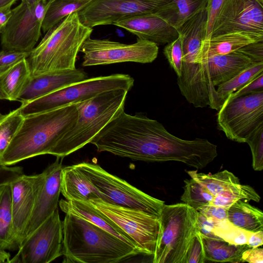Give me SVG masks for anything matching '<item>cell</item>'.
I'll return each instance as SVG.
<instances>
[{
    "instance_id": "18",
    "label": "cell",
    "mask_w": 263,
    "mask_h": 263,
    "mask_svg": "<svg viewBox=\"0 0 263 263\" xmlns=\"http://www.w3.org/2000/svg\"><path fill=\"white\" fill-rule=\"evenodd\" d=\"M87 78L85 72L77 68L31 75L17 101L25 104Z\"/></svg>"
},
{
    "instance_id": "26",
    "label": "cell",
    "mask_w": 263,
    "mask_h": 263,
    "mask_svg": "<svg viewBox=\"0 0 263 263\" xmlns=\"http://www.w3.org/2000/svg\"><path fill=\"white\" fill-rule=\"evenodd\" d=\"M12 192L10 184L0 186V249H18L13 234Z\"/></svg>"
},
{
    "instance_id": "51",
    "label": "cell",
    "mask_w": 263,
    "mask_h": 263,
    "mask_svg": "<svg viewBox=\"0 0 263 263\" xmlns=\"http://www.w3.org/2000/svg\"><path fill=\"white\" fill-rule=\"evenodd\" d=\"M39 0H21V2L28 3V4H34L38 2Z\"/></svg>"
},
{
    "instance_id": "52",
    "label": "cell",
    "mask_w": 263,
    "mask_h": 263,
    "mask_svg": "<svg viewBox=\"0 0 263 263\" xmlns=\"http://www.w3.org/2000/svg\"><path fill=\"white\" fill-rule=\"evenodd\" d=\"M44 1H45V3L46 4V5H48L49 3H50L51 1H52L53 0H44Z\"/></svg>"
},
{
    "instance_id": "12",
    "label": "cell",
    "mask_w": 263,
    "mask_h": 263,
    "mask_svg": "<svg viewBox=\"0 0 263 263\" xmlns=\"http://www.w3.org/2000/svg\"><path fill=\"white\" fill-rule=\"evenodd\" d=\"M233 32L263 42V0H223L209 37Z\"/></svg>"
},
{
    "instance_id": "2",
    "label": "cell",
    "mask_w": 263,
    "mask_h": 263,
    "mask_svg": "<svg viewBox=\"0 0 263 263\" xmlns=\"http://www.w3.org/2000/svg\"><path fill=\"white\" fill-rule=\"evenodd\" d=\"M63 224L64 263H116L141 254L89 221L66 214Z\"/></svg>"
},
{
    "instance_id": "34",
    "label": "cell",
    "mask_w": 263,
    "mask_h": 263,
    "mask_svg": "<svg viewBox=\"0 0 263 263\" xmlns=\"http://www.w3.org/2000/svg\"><path fill=\"white\" fill-rule=\"evenodd\" d=\"M212 232L220 239L236 245L247 244L252 233L237 228L228 219L216 221Z\"/></svg>"
},
{
    "instance_id": "41",
    "label": "cell",
    "mask_w": 263,
    "mask_h": 263,
    "mask_svg": "<svg viewBox=\"0 0 263 263\" xmlns=\"http://www.w3.org/2000/svg\"><path fill=\"white\" fill-rule=\"evenodd\" d=\"M24 174L21 166H0V186L11 183Z\"/></svg>"
},
{
    "instance_id": "25",
    "label": "cell",
    "mask_w": 263,
    "mask_h": 263,
    "mask_svg": "<svg viewBox=\"0 0 263 263\" xmlns=\"http://www.w3.org/2000/svg\"><path fill=\"white\" fill-rule=\"evenodd\" d=\"M201 236L205 258L208 260L241 262L243 252L250 248L247 244L236 245L221 239Z\"/></svg>"
},
{
    "instance_id": "33",
    "label": "cell",
    "mask_w": 263,
    "mask_h": 263,
    "mask_svg": "<svg viewBox=\"0 0 263 263\" xmlns=\"http://www.w3.org/2000/svg\"><path fill=\"white\" fill-rule=\"evenodd\" d=\"M183 193L181 200L195 210L201 206L210 205L213 196L198 182L191 178L184 181Z\"/></svg>"
},
{
    "instance_id": "50",
    "label": "cell",
    "mask_w": 263,
    "mask_h": 263,
    "mask_svg": "<svg viewBox=\"0 0 263 263\" xmlns=\"http://www.w3.org/2000/svg\"><path fill=\"white\" fill-rule=\"evenodd\" d=\"M7 100V98L4 92L3 91L0 86V100Z\"/></svg>"
},
{
    "instance_id": "15",
    "label": "cell",
    "mask_w": 263,
    "mask_h": 263,
    "mask_svg": "<svg viewBox=\"0 0 263 263\" xmlns=\"http://www.w3.org/2000/svg\"><path fill=\"white\" fill-rule=\"evenodd\" d=\"M62 159L57 157L56 160L42 172L43 180L37 191L32 215L25 230L22 241L58 208L61 193Z\"/></svg>"
},
{
    "instance_id": "13",
    "label": "cell",
    "mask_w": 263,
    "mask_h": 263,
    "mask_svg": "<svg viewBox=\"0 0 263 263\" xmlns=\"http://www.w3.org/2000/svg\"><path fill=\"white\" fill-rule=\"evenodd\" d=\"M63 224L58 209L18 247L10 262L49 263L63 255Z\"/></svg>"
},
{
    "instance_id": "27",
    "label": "cell",
    "mask_w": 263,
    "mask_h": 263,
    "mask_svg": "<svg viewBox=\"0 0 263 263\" xmlns=\"http://www.w3.org/2000/svg\"><path fill=\"white\" fill-rule=\"evenodd\" d=\"M30 76V68L26 59L0 75V86L8 100L17 101Z\"/></svg>"
},
{
    "instance_id": "19",
    "label": "cell",
    "mask_w": 263,
    "mask_h": 263,
    "mask_svg": "<svg viewBox=\"0 0 263 263\" xmlns=\"http://www.w3.org/2000/svg\"><path fill=\"white\" fill-rule=\"evenodd\" d=\"M59 204L65 213L71 214L84 219L137 248L133 241L125 232L97 210L89 201L61 199Z\"/></svg>"
},
{
    "instance_id": "7",
    "label": "cell",
    "mask_w": 263,
    "mask_h": 263,
    "mask_svg": "<svg viewBox=\"0 0 263 263\" xmlns=\"http://www.w3.org/2000/svg\"><path fill=\"white\" fill-rule=\"evenodd\" d=\"M99 192V198L110 204L136 209L159 217L164 202L145 193L97 164H76Z\"/></svg>"
},
{
    "instance_id": "35",
    "label": "cell",
    "mask_w": 263,
    "mask_h": 263,
    "mask_svg": "<svg viewBox=\"0 0 263 263\" xmlns=\"http://www.w3.org/2000/svg\"><path fill=\"white\" fill-rule=\"evenodd\" d=\"M252 155V167L255 171L263 169V126L258 128L247 140Z\"/></svg>"
},
{
    "instance_id": "1",
    "label": "cell",
    "mask_w": 263,
    "mask_h": 263,
    "mask_svg": "<svg viewBox=\"0 0 263 263\" xmlns=\"http://www.w3.org/2000/svg\"><path fill=\"white\" fill-rule=\"evenodd\" d=\"M77 117L76 103L24 117L20 128L0 157V166H10L28 158L50 154Z\"/></svg>"
},
{
    "instance_id": "47",
    "label": "cell",
    "mask_w": 263,
    "mask_h": 263,
    "mask_svg": "<svg viewBox=\"0 0 263 263\" xmlns=\"http://www.w3.org/2000/svg\"><path fill=\"white\" fill-rule=\"evenodd\" d=\"M12 15L11 7L0 9V33L5 30L9 18Z\"/></svg>"
},
{
    "instance_id": "38",
    "label": "cell",
    "mask_w": 263,
    "mask_h": 263,
    "mask_svg": "<svg viewBox=\"0 0 263 263\" xmlns=\"http://www.w3.org/2000/svg\"><path fill=\"white\" fill-rule=\"evenodd\" d=\"M30 52L3 49L0 52V75L23 59H27Z\"/></svg>"
},
{
    "instance_id": "42",
    "label": "cell",
    "mask_w": 263,
    "mask_h": 263,
    "mask_svg": "<svg viewBox=\"0 0 263 263\" xmlns=\"http://www.w3.org/2000/svg\"><path fill=\"white\" fill-rule=\"evenodd\" d=\"M238 50L248 57L253 62H263V42L249 44Z\"/></svg>"
},
{
    "instance_id": "3",
    "label": "cell",
    "mask_w": 263,
    "mask_h": 263,
    "mask_svg": "<svg viewBox=\"0 0 263 263\" xmlns=\"http://www.w3.org/2000/svg\"><path fill=\"white\" fill-rule=\"evenodd\" d=\"M92 31L81 23L77 12L64 18L30 51L26 59L31 75L76 69L78 53Z\"/></svg>"
},
{
    "instance_id": "9",
    "label": "cell",
    "mask_w": 263,
    "mask_h": 263,
    "mask_svg": "<svg viewBox=\"0 0 263 263\" xmlns=\"http://www.w3.org/2000/svg\"><path fill=\"white\" fill-rule=\"evenodd\" d=\"M89 202L125 232L141 254L153 255L160 229L159 217L140 210L107 203L100 198Z\"/></svg>"
},
{
    "instance_id": "28",
    "label": "cell",
    "mask_w": 263,
    "mask_h": 263,
    "mask_svg": "<svg viewBox=\"0 0 263 263\" xmlns=\"http://www.w3.org/2000/svg\"><path fill=\"white\" fill-rule=\"evenodd\" d=\"M92 0H53L48 4L42 26L46 33L69 14L78 12Z\"/></svg>"
},
{
    "instance_id": "49",
    "label": "cell",
    "mask_w": 263,
    "mask_h": 263,
    "mask_svg": "<svg viewBox=\"0 0 263 263\" xmlns=\"http://www.w3.org/2000/svg\"><path fill=\"white\" fill-rule=\"evenodd\" d=\"M17 0H0V9L11 7Z\"/></svg>"
},
{
    "instance_id": "10",
    "label": "cell",
    "mask_w": 263,
    "mask_h": 263,
    "mask_svg": "<svg viewBox=\"0 0 263 263\" xmlns=\"http://www.w3.org/2000/svg\"><path fill=\"white\" fill-rule=\"evenodd\" d=\"M158 45L152 42L138 39L136 42L126 44L109 39L88 37L80 51L84 67L109 65L123 62L150 63L157 57Z\"/></svg>"
},
{
    "instance_id": "4",
    "label": "cell",
    "mask_w": 263,
    "mask_h": 263,
    "mask_svg": "<svg viewBox=\"0 0 263 263\" xmlns=\"http://www.w3.org/2000/svg\"><path fill=\"white\" fill-rule=\"evenodd\" d=\"M128 92L124 89L112 90L76 103L77 119L50 155L63 158L90 143L111 120L124 111Z\"/></svg>"
},
{
    "instance_id": "17",
    "label": "cell",
    "mask_w": 263,
    "mask_h": 263,
    "mask_svg": "<svg viewBox=\"0 0 263 263\" xmlns=\"http://www.w3.org/2000/svg\"><path fill=\"white\" fill-rule=\"evenodd\" d=\"M113 25L128 31L138 39L152 42L157 45L167 44L179 36L176 29L155 13L133 16Z\"/></svg>"
},
{
    "instance_id": "23",
    "label": "cell",
    "mask_w": 263,
    "mask_h": 263,
    "mask_svg": "<svg viewBox=\"0 0 263 263\" xmlns=\"http://www.w3.org/2000/svg\"><path fill=\"white\" fill-rule=\"evenodd\" d=\"M155 13L177 30L187 20L206 8L208 0H164Z\"/></svg>"
},
{
    "instance_id": "39",
    "label": "cell",
    "mask_w": 263,
    "mask_h": 263,
    "mask_svg": "<svg viewBox=\"0 0 263 263\" xmlns=\"http://www.w3.org/2000/svg\"><path fill=\"white\" fill-rule=\"evenodd\" d=\"M227 210L223 207L213 205H203L196 209L209 219L215 221L227 220Z\"/></svg>"
},
{
    "instance_id": "6",
    "label": "cell",
    "mask_w": 263,
    "mask_h": 263,
    "mask_svg": "<svg viewBox=\"0 0 263 263\" xmlns=\"http://www.w3.org/2000/svg\"><path fill=\"white\" fill-rule=\"evenodd\" d=\"M134 84V78L127 74L116 73L87 78L22 104L20 110L21 114L26 117L83 101L112 90L124 89L129 91Z\"/></svg>"
},
{
    "instance_id": "40",
    "label": "cell",
    "mask_w": 263,
    "mask_h": 263,
    "mask_svg": "<svg viewBox=\"0 0 263 263\" xmlns=\"http://www.w3.org/2000/svg\"><path fill=\"white\" fill-rule=\"evenodd\" d=\"M261 90H263V73H261L254 80L230 94L227 98L241 97Z\"/></svg>"
},
{
    "instance_id": "37",
    "label": "cell",
    "mask_w": 263,
    "mask_h": 263,
    "mask_svg": "<svg viewBox=\"0 0 263 263\" xmlns=\"http://www.w3.org/2000/svg\"><path fill=\"white\" fill-rule=\"evenodd\" d=\"M205 260L201 236L197 229L190 241L183 263H204Z\"/></svg>"
},
{
    "instance_id": "30",
    "label": "cell",
    "mask_w": 263,
    "mask_h": 263,
    "mask_svg": "<svg viewBox=\"0 0 263 263\" xmlns=\"http://www.w3.org/2000/svg\"><path fill=\"white\" fill-rule=\"evenodd\" d=\"M263 73V62H254L237 75L218 86L217 95L221 102L232 93L249 83L260 74Z\"/></svg>"
},
{
    "instance_id": "32",
    "label": "cell",
    "mask_w": 263,
    "mask_h": 263,
    "mask_svg": "<svg viewBox=\"0 0 263 263\" xmlns=\"http://www.w3.org/2000/svg\"><path fill=\"white\" fill-rule=\"evenodd\" d=\"M24 118L20 107L7 114L0 113V157L18 130Z\"/></svg>"
},
{
    "instance_id": "5",
    "label": "cell",
    "mask_w": 263,
    "mask_h": 263,
    "mask_svg": "<svg viewBox=\"0 0 263 263\" xmlns=\"http://www.w3.org/2000/svg\"><path fill=\"white\" fill-rule=\"evenodd\" d=\"M198 212L184 203L164 204L159 220L160 229L154 263H183L190 241L197 230Z\"/></svg>"
},
{
    "instance_id": "24",
    "label": "cell",
    "mask_w": 263,
    "mask_h": 263,
    "mask_svg": "<svg viewBox=\"0 0 263 263\" xmlns=\"http://www.w3.org/2000/svg\"><path fill=\"white\" fill-rule=\"evenodd\" d=\"M227 219L234 226L252 233L263 231V213L248 202L239 200L227 210Z\"/></svg>"
},
{
    "instance_id": "14",
    "label": "cell",
    "mask_w": 263,
    "mask_h": 263,
    "mask_svg": "<svg viewBox=\"0 0 263 263\" xmlns=\"http://www.w3.org/2000/svg\"><path fill=\"white\" fill-rule=\"evenodd\" d=\"M164 3V0H92L77 12L81 23L92 28L135 15L155 13Z\"/></svg>"
},
{
    "instance_id": "46",
    "label": "cell",
    "mask_w": 263,
    "mask_h": 263,
    "mask_svg": "<svg viewBox=\"0 0 263 263\" xmlns=\"http://www.w3.org/2000/svg\"><path fill=\"white\" fill-rule=\"evenodd\" d=\"M263 243V231L251 233L247 245L251 248H256L261 246Z\"/></svg>"
},
{
    "instance_id": "29",
    "label": "cell",
    "mask_w": 263,
    "mask_h": 263,
    "mask_svg": "<svg viewBox=\"0 0 263 263\" xmlns=\"http://www.w3.org/2000/svg\"><path fill=\"white\" fill-rule=\"evenodd\" d=\"M191 178L206 189L214 197L223 190L240 183L232 173L224 170L214 174L198 173L197 170L186 171Z\"/></svg>"
},
{
    "instance_id": "43",
    "label": "cell",
    "mask_w": 263,
    "mask_h": 263,
    "mask_svg": "<svg viewBox=\"0 0 263 263\" xmlns=\"http://www.w3.org/2000/svg\"><path fill=\"white\" fill-rule=\"evenodd\" d=\"M216 221L207 218L203 214L198 212L197 228L201 235L210 238L220 239L212 232Z\"/></svg>"
},
{
    "instance_id": "22",
    "label": "cell",
    "mask_w": 263,
    "mask_h": 263,
    "mask_svg": "<svg viewBox=\"0 0 263 263\" xmlns=\"http://www.w3.org/2000/svg\"><path fill=\"white\" fill-rule=\"evenodd\" d=\"M60 192L66 200L99 198L98 190L76 164L63 167Z\"/></svg>"
},
{
    "instance_id": "8",
    "label": "cell",
    "mask_w": 263,
    "mask_h": 263,
    "mask_svg": "<svg viewBox=\"0 0 263 263\" xmlns=\"http://www.w3.org/2000/svg\"><path fill=\"white\" fill-rule=\"evenodd\" d=\"M217 123L228 139L246 143L263 126V90L227 98L218 110Z\"/></svg>"
},
{
    "instance_id": "45",
    "label": "cell",
    "mask_w": 263,
    "mask_h": 263,
    "mask_svg": "<svg viewBox=\"0 0 263 263\" xmlns=\"http://www.w3.org/2000/svg\"><path fill=\"white\" fill-rule=\"evenodd\" d=\"M242 262L250 263L263 262V250L258 247L251 248L245 250L241 257Z\"/></svg>"
},
{
    "instance_id": "20",
    "label": "cell",
    "mask_w": 263,
    "mask_h": 263,
    "mask_svg": "<svg viewBox=\"0 0 263 263\" xmlns=\"http://www.w3.org/2000/svg\"><path fill=\"white\" fill-rule=\"evenodd\" d=\"M207 21V12L204 8L177 29L182 44L183 62L195 63L201 43L206 37Z\"/></svg>"
},
{
    "instance_id": "16",
    "label": "cell",
    "mask_w": 263,
    "mask_h": 263,
    "mask_svg": "<svg viewBox=\"0 0 263 263\" xmlns=\"http://www.w3.org/2000/svg\"><path fill=\"white\" fill-rule=\"evenodd\" d=\"M43 180V173L34 175L24 174L10 183L13 234L18 248L31 216L36 194Z\"/></svg>"
},
{
    "instance_id": "48",
    "label": "cell",
    "mask_w": 263,
    "mask_h": 263,
    "mask_svg": "<svg viewBox=\"0 0 263 263\" xmlns=\"http://www.w3.org/2000/svg\"><path fill=\"white\" fill-rule=\"evenodd\" d=\"M10 254L6 252L5 250L0 249V263L1 262H10Z\"/></svg>"
},
{
    "instance_id": "36",
    "label": "cell",
    "mask_w": 263,
    "mask_h": 263,
    "mask_svg": "<svg viewBox=\"0 0 263 263\" xmlns=\"http://www.w3.org/2000/svg\"><path fill=\"white\" fill-rule=\"evenodd\" d=\"M163 53L170 66L174 70L177 77H179L181 74L183 63V50L179 36L167 44L163 49Z\"/></svg>"
},
{
    "instance_id": "11",
    "label": "cell",
    "mask_w": 263,
    "mask_h": 263,
    "mask_svg": "<svg viewBox=\"0 0 263 263\" xmlns=\"http://www.w3.org/2000/svg\"><path fill=\"white\" fill-rule=\"evenodd\" d=\"M48 5L44 0L34 4L21 2L12 9L1 37L3 49L30 52L41 35L42 23Z\"/></svg>"
},
{
    "instance_id": "44",
    "label": "cell",
    "mask_w": 263,
    "mask_h": 263,
    "mask_svg": "<svg viewBox=\"0 0 263 263\" xmlns=\"http://www.w3.org/2000/svg\"><path fill=\"white\" fill-rule=\"evenodd\" d=\"M223 0H208L205 9L207 12L208 21L206 37L210 36L214 19Z\"/></svg>"
},
{
    "instance_id": "31",
    "label": "cell",
    "mask_w": 263,
    "mask_h": 263,
    "mask_svg": "<svg viewBox=\"0 0 263 263\" xmlns=\"http://www.w3.org/2000/svg\"><path fill=\"white\" fill-rule=\"evenodd\" d=\"M239 200H253L258 202L260 197L252 186L239 183L223 190L216 196L210 205L228 209Z\"/></svg>"
},
{
    "instance_id": "21",
    "label": "cell",
    "mask_w": 263,
    "mask_h": 263,
    "mask_svg": "<svg viewBox=\"0 0 263 263\" xmlns=\"http://www.w3.org/2000/svg\"><path fill=\"white\" fill-rule=\"evenodd\" d=\"M255 40L247 34L233 32L205 37L202 42L195 63L204 59L235 51Z\"/></svg>"
}]
</instances>
